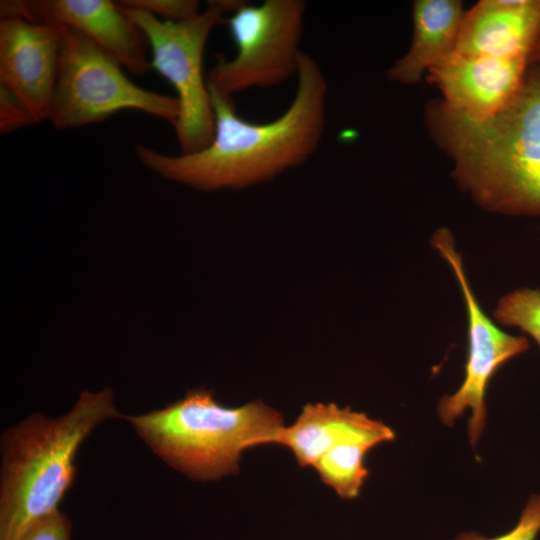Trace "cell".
Instances as JSON below:
<instances>
[{
	"instance_id": "1",
	"label": "cell",
	"mask_w": 540,
	"mask_h": 540,
	"mask_svg": "<svg viewBox=\"0 0 540 540\" xmlns=\"http://www.w3.org/2000/svg\"><path fill=\"white\" fill-rule=\"evenodd\" d=\"M296 80L290 105L264 123L243 119L233 99L210 90L215 127L204 149L168 155L138 145L136 157L162 177L203 191L242 189L269 181L307 161L325 132L327 79L319 63L304 51Z\"/></svg>"
},
{
	"instance_id": "2",
	"label": "cell",
	"mask_w": 540,
	"mask_h": 540,
	"mask_svg": "<svg viewBox=\"0 0 540 540\" xmlns=\"http://www.w3.org/2000/svg\"><path fill=\"white\" fill-rule=\"evenodd\" d=\"M433 121L456 179L481 206L540 215V66H528L516 95L495 115L476 121L440 105Z\"/></svg>"
},
{
	"instance_id": "3",
	"label": "cell",
	"mask_w": 540,
	"mask_h": 540,
	"mask_svg": "<svg viewBox=\"0 0 540 540\" xmlns=\"http://www.w3.org/2000/svg\"><path fill=\"white\" fill-rule=\"evenodd\" d=\"M122 417L109 388L82 391L65 414L34 413L1 439L0 540H18L39 519L59 510L72 486L77 452L104 421Z\"/></svg>"
},
{
	"instance_id": "4",
	"label": "cell",
	"mask_w": 540,
	"mask_h": 540,
	"mask_svg": "<svg viewBox=\"0 0 540 540\" xmlns=\"http://www.w3.org/2000/svg\"><path fill=\"white\" fill-rule=\"evenodd\" d=\"M121 418L163 462L197 481L238 473L242 453L272 444L284 426L282 415L261 400L227 407L204 388L162 409Z\"/></svg>"
},
{
	"instance_id": "5",
	"label": "cell",
	"mask_w": 540,
	"mask_h": 540,
	"mask_svg": "<svg viewBox=\"0 0 540 540\" xmlns=\"http://www.w3.org/2000/svg\"><path fill=\"white\" fill-rule=\"evenodd\" d=\"M239 5L238 0L210 1L205 10L180 22L160 20L119 5L145 36L151 68L176 92L179 111L173 127L180 153L202 150L213 138L214 110L203 68L205 47L213 29Z\"/></svg>"
},
{
	"instance_id": "6",
	"label": "cell",
	"mask_w": 540,
	"mask_h": 540,
	"mask_svg": "<svg viewBox=\"0 0 540 540\" xmlns=\"http://www.w3.org/2000/svg\"><path fill=\"white\" fill-rule=\"evenodd\" d=\"M122 110L142 111L173 126L179 107L175 97L138 86L116 59L77 31L62 27L48 120L57 129H73L104 121Z\"/></svg>"
},
{
	"instance_id": "7",
	"label": "cell",
	"mask_w": 540,
	"mask_h": 540,
	"mask_svg": "<svg viewBox=\"0 0 540 540\" xmlns=\"http://www.w3.org/2000/svg\"><path fill=\"white\" fill-rule=\"evenodd\" d=\"M302 0L243 2L225 18L236 53L208 71L209 90L233 99L251 89L276 87L297 77L305 27Z\"/></svg>"
},
{
	"instance_id": "8",
	"label": "cell",
	"mask_w": 540,
	"mask_h": 540,
	"mask_svg": "<svg viewBox=\"0 0 540 540\" xmlns=\"http://www.w3.org/2000/svg\"><path fill=\"white\" fill-rule=\"evenodd\" d=\"M431 244L456 276L465 300L468 321L464 379L455 393L440 399L438 414L443 424L452 426L469 410L468 437L474 448L486 425L485 397L491 378L506 362L528 351L530 344L525 336L510 335L501 330L484 313L469 284L451 232L446 228L438 229Z\"/></svg>"
},
{
	"instance_id": "9",
	"label": "cell",
	"mask_w": 540,
	"mask_h": 540,
	"mask_svg": "<svg viewBox=\"0 0 540 540\" xmlns=\"http://www.w3.org/2000/svg\"><path fill=\"white\" fill-rule=\"evenodd\" d=\"M0 15L73 29L131 74L142 75L151 68L145 36L116 1L4 0Z\"/></svg>"
},
{
	"instance_id": "10",
	"label": "cell",
	"mask_w": 540,
	"mask_h": 540,
	"mask_svg": "<svg viewBox=\"0 0 540 540\" xmlns=\"http://www.w3.org/2000/svg\"><path fill=\"white\" fill-rule=\"evenodd\" d=\"M61 39V26L0 20V85L24 103L36 123L49 119Z\"/></svg>"
},
{
	"instance_id": "11",
	"label": "cell",
	"mask_w": 540,
	"mask_h": 540,
	"mask_svg": "<svg viewBox=\"0 0 540 540\" xmlns=\"http://www.w3.org/2000/svg\"><path fill=\"white\" fill-rule=\"evenodd\" d=\"M527 57L452 53L428 71L442 92L445 110L467 119L485 120L503 109L520 89Z\"/></svg>"
},
{
	"instance_id": "12",
	"label": "cell",
	"mask_w": 540,
	"mask_h": 540,
	"mask_svg": "<svg viewBox=\"0 0 540 540\" xmlns=\"http://www.w3.org/2000/svg\"><path fill=\"white\" fill-rule=\"evenodd\" d=\"M540 29V0H482L465 11L453 53L527 57Z\"/></svg>"
},
{
	"instance_id": "13",
	"label": "cell",
	"mask_w": 540,
	"mask_h": 540,
	"mask_svg": "<svg viewBox=\"0 0 540 540\" xmlns=\"http://www.w3.org/2000/svg\"><path fill=\"white\" fill-rule=\"evenodd\" d=\"M465 11L457 0H418L413 4V37L407 53L388 70L400 84H413L455 50Z\"/></svg>"
},
{
	"instance_id": "14",
	"label": "cell",
	"mask_w": 540,
	"mask_h": 540,
	"mask_svg": "<svg viewBox=\"0 0 540 540\" xmlns=\"http://www.w3.org/2000/svg\"><path fill=\"white\" fill-rule=\"evenodd\" d=\"M377 419L335 403L303 406L296 421L283 426L272 444L285 446L300 467L311 466L328 450L375 424Z\"/></svg>"
},
{
	"instance_id": "15",
	"label": "cell",
	"mask_w": 540,
	"mask_h": 540,
	"mask_svg": "<svg viewBox=\"0 0 540 540\" xmlns=\"http://www.w3.org/2000/svg\"><path fill=\"white\" fill-rule=\"evenodd\" d=\"M395 439L394 431L381 420L340 442L314 464L321 481L343 499L356 498L368 477L367 453L379 444Z\"/></svg>"
},
{
	"instance_id": "16",
	"label": "cell",
	"mask_w": 540,
	"mask_h": 540,
	"mask_svg": "<svg viewBox=\"0 0 540 540\" xmlns=\"http://www.w3.org/2000/svg\"><path fill=\"white\" fill-rule=\"evenodd\" d=\"M504 326L517 327L528 334L540 348V290L518 288L504 295L493 313Z\"/></svg>"
},
{
	"instance_id": "17",
	"label": "cell",
	"mask_w": 540,
	"mask_h": 540,
	"mask_svg": "<svg viewBox=\"0 0 540 540\" xmlns=\"http://www.w3.org/2000/svg\"><path fill=\"white\" fill-rule=\"evenodd\" d=\"M540 533V494L529 497L516 525L495 537H484L475 532L462 533L453 540H536Z\"/></svg>"
},
{
	"instance_id": "18",
	"label": "cell",
	"mask_w": 540,
	"mask_h": 540,
	"mask_svg": "<svg viewBox=\"0 0 540 540\" xmlns=\"http://www.w3.org/2000/svg\"><path fill=\"white\" fill-rule=\"evenodd\" d=\"M121 7L143 11L160 20L180 22L197 15L200 10L195 0H120Z\"/></svg>"
},
{
	"instance_id": "19",
	"label": "cell",
	"mask_w": 540,
	"mask_h": 540,
	"mask_svg": "<svg viewBox=\"0 0 540 540\" xmlns=\"http://www.w3.org/2000/svg\"><path fill=\"white\" fill-rule=\"evenodd\" d=\"M36 124L24 103L9 89L0 85V132L8 134Z\"/></svg>"
},
{
	"instance_id": "20",
	"label": "cell",
	"mask_w": 540,
	"mask_h": 540,
	"mask_svg": "<svg viewBox=\"0 0 540 540\" xmlns=\"http://www.w3.org/2000/svg\"><path fill=\"white\" fill-rule=\"evenodd\" d=\"M71 522L57 510L34 522L18 540H71Z\"/></svg>"
},
{
	"instance_id": "21",
	"label": "cell",
	"mask_w": 540,
	"mask_h": 540,
	"mask_svg": "<svg viewBox=\"0 0 540 540\" xmlns=\"http://www.w3.org/2000/svg\"><path fill=\"white\" fill-rule=\"evenodd\" d=\"M529 65L540 66V29L535 37L529 53Z\"/></svg>"
}]
</instances>
